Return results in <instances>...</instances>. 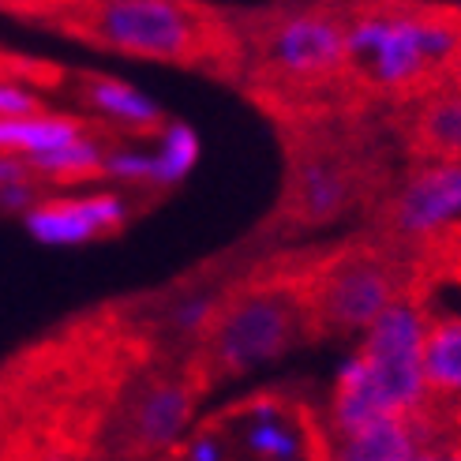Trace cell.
Instances as JSON below:
<instances>
[{
	"mask_svg": "<svg viewBox=\"0 0 461 461\" xmlns=\"http://www.w3.org/2000/svg\"><path fill=\"white\" fill-rule=\"evenodd\" d=\"M431 319L420 304H390L372 327L360 334V345L341 357L334 372L330 420L338 439L375 428L383 420H409L428 398L424 383V341Z\"/></svg>",
	"mask_w": 461,
	"mask_h": 461,
	"instance_id": "1",
	"label": "cell"
},
{
	"mask_svg": "<svg viewBox=\"0 0 461 461\" xmlns=\"http://www.w3.org/2000/svg\"><path fill=\"white\" fill-rule=\"evenodd\" d=\"M461 53V31L447 15L367 12L345 23V57L367 83L402 90L424 83Z\"/></svg>",
	"mask_w": 461,
	"mask_h": 461,
	"instance_id": "2",
	"label": "cell"
},
{
	"mask_svg": "<svg viewBox=\"0 0 461 461\" xmlns=\"http://www.w3.org/2000/svg\"><path fill=\"white\" fill-rule=\"evenodd\" d=\"M83 27L102 50L143 60H192L203 45V19L176 0H105Z\"/></svg>",
	"mask_w": 461,
	"mask_h": 461,
	"instance_id": "3",
	"label": "cell"
},
{
	"mask_svg": "<svg viewBox=\"0 0 461 461\" xmlns=\"http://www.w3.org/2000/svg\"><path fill=\"white\" fill-rule=\"evenodd\" d=\"M301 327V308L285 289H251L233 304H221L211 334V353L221 372L240 375L278 360Z\"/></svg>",
	"mask_w": 461,
	"mask_h": 461,
	"instance_id": "4",
	"label": "cell"
},
{
	"mask_svg": "<svg viewBox=\"0 0 461 461\" xmlns=\"http://www.w3.org/2000/svg\"><path fill=\"white\" fill-rule=\"evenodd\" d=\"M267 64L285 79H322L349 64L345 57V23L327 12H293L270 23L263 38Z\"/></svg>",
	"mask_w": 461,
	"mask_h": 461,
	"instance_id": "5",
	"label": "cell"
},
{
	"mask_svg": "<svg viewBox=\"0 0 461 461\" xmlns=\"http://www.w3.org/2000/svg\"><path fill=\"white\" fill-rule=\"evenodd\" d=\"M394 301H398L394 270L375 256H349L334 263L327 278L319 282L315 312L334 330L364 334Z\"/></svg>",
	"mask_w": 461,
	"mask_h": 461,
	"instance_id": "6",
	"label": "cell"
},
{
	"mask_svg": "<svg viewBox=\"0 0 461 461\" xmlns=\"http://www.w3.org/2000/svg\"><path fill=\"white\" fill-rule=\"evenodd\" d=\"M131 206L121 192H90V195H50L38 199L27 214L23 229L27 237L45 248H79L98 237H109L124 229Z\"/></svg>",
	"mask_w": 461,
	"mask_h": 461,
	"instance_id": "7",
	"label": "cell"
},
{
	"mask_svg": "<svg viewBox=\"0 0 461 461\" xmlns=\"http://www.w3.org/2000/svg\"><path fill=\"white\" fill-rule=\"evenodd\" d=\"M461 221V161H431L412 173L394 199V229L405 237H431Z\"/></svg>",
	"mask_w": 461,
	"mask_h": 461,
	"instance_id": "8",
	"label": "cell"
},
{
	"mask_svg": "<svg viewBox=\"0 0 461 461\" xmlns=\"http://www.w3.org/2000/svg\"><path fill=\"white\" fill-rule=\"evenodd\" d=\"M192 390L184 383H158L131 409V435L147 450H166L184 439L192 424Z\"/></svg>",
	"mask_w": 461,
	"mask_h": 461,
	"instance_id": "9",
	"label": "cell"
},
{
	"mask_svg": "<svg viewBox=\"0 0 461 461\" xmlns=\"http://www.w3.org/2000/svg\"><path fill=\"white\" fill-rule=\"evenodd\" d=\"M293 203H296V214L308 225H327L338 214H345V206L353 203V180L338 161L308 158V161H301V169H296Z\"/></svg>",
	"mask_w": 461,
	"mask_h": 461,
	"instance_id": "10",
	"label": "cell"
},
{
	"mask_svg": "<svg viewBox=\"0 0 461 461\" xmlns=\"http://www.w3.org/2000/svg\"><path fill=\"white\" fill-rule=\"evenodd\" d=\"M83 102L95 109L98 117H105L113 124H124V128H135V131H150V128L166 124V113H161L158 98H150L147 90H140L135 83H124V79H109V76L86 79Z\"/></svg>",
	"mask_w": 461,
	"mask_h": 461,
	"instance_id": "11",
	"label": "cell"
},
{
	"mask_svg": "<svg viewBox=\"0 0 461 461\" xmlns=\"http://www.w3.org/2000/svg\"><path fill=\"white\" fill-rule=\"evenodd\" d=\"M86 135V124L60 113H31V117H5L0 121V154L31 161L38 154H50L64 143Z\"/></svg>",
	"mask_w": 461,
	"mask_h": 461,
	"instance_id": "12",
	"label": "cell"
},
{
	"mask_svg": "<svg viewBox=\"0 0 461 461\" xmlns=\"http://www.w3.org/2000/svg\"><path fill=\"white\" fill-rule=\"evenodd\" d=\"M420 450L412 420H383L357 435H341L334 461H409Z\"/></svg>",
	"mask_w": 461,
	"mask_h": 461,
	"instance_id": "13",
	"label": "cell"
},
{
	"mask_svg": "<svg viewBox=\"0 0 461 461\" xmlns=\"http://www.w3.org/2000/svg\"><path fill=\"white\" fill-rule=\"evenodd\" d=\"M424 383L435 394L461 398V315L435 319L424 341Z\"/></svg>",
	"mask_w": 461,
	"mask_h": 461,
	"instance_id": "14",
	"label": "cell"
},
{
	"mask_svg": "<svg viewBox=\"0 0 461 461\" xmlns=\"http://www.w3.org/2000/svg\"><path fill=\"white\" fill-rule=\"evenodd\" d=\"M150 154H154V184L158 188H176L199 166V154H203L199 131L184 121H166L158 128V147Z\"/></svg>",
	"mask_w": 461,
	"mask_h": 461,
	"instance_id": "15",
	"label": "cell"
},
{
	"mask_svg": "<svg viewBox=\"0 0 461 461\" xmlns=\"http://www.w3.org/2000/svg\"><path fill=\"white\" fill-rule=\"evenodd\" d=\"M105 143L95 140V135H79V140L64 143L50 154H38L27 161L31 176H45V180H79V176H95L102 173L105 161Z\"/></svg>",
	"mask_w": 461,
	"mask_h": 461,
	"instance_id": "16",
	"label": "cell"
},
{
	"mask_svg": "<svg viewBox=\"0 0 461 461\" xmlns=\"http://www.w3.org/2000/svg\"><path fill=\"white\" fill-rule=\"evenodd\" d=\"M244 450L259 461H301L304 439L285 417L274 420H248L244 428Z\"/></svg>",
	"mask_w": 461,
	"mask_h": 461,
	"instance_id": "17",
	"label": "cell"
},
{
	"mask_svg": "<svg viewBox=\"0 0 461 461\" xmlns=\"http://www.w3.org/2000/svg\"><path fill=\"white\" fill-rule=\"evenodd\" d=\"M420 140L447 161H461V90L428 105L420 121Z\"/></svg>",
	"mask_w": 461,
	"mask_h": 461,
	"instance_id": "18",
	"label": "cell"
},
{
	"mask_svg": "<svg viewBox=\"0 0 461 461\" xmlns=\"http://www.w3.org/2000/svg\"><path fill=\"white\" fill-rule=\"evenodd\" d=\"M102 176L128 184V188H158L154 184V154L140 147H109L102 161Z\"/></svg>",
	"mask_w": 461,
	"mask_h": 461,
	"instance_id": "19",
	"label": "cell"
},
{
	"mask_svg": "<svg viewBox=\"0 0 461 461\" xmlns=\"http://www.w3.org/2000/svg\"><path fill=\"white\" fill-rule=\"evenodd\" d=\"M218 312H221V296H214L211 289H195L188 296H180V301L169 308L166 322L176 334H206L214 327Z\"/></svg>",
	"mask_w": 461,
	"mask_h": 461,
	"instance_id": "20",
	"label": "cell"
},
{
	"mask_svg": "<svg viewBox=\"0 0 461 461\" xmlns=\"http://www.w3.org/2000/svg\"><path fill=\"white\" fill-rule=\"evenodd\" d=\"M38 95L19 83H0V121L5 117H31V113H41L38 109Z\"/></svg>",
	"mask_w": 461,
	"mask_h": 461,
	"instance_id": "21",
	"label": "cell"
},
{
	"mask_svg": "<svg viewBox=\"0 0 461 461\" xmlns=\"http://www.w3.org/2000/svg\"><path fill=\"white\" fill-rule=\"evenodd\" d=\"M38 184L34 180H23V184H12V188H0V211H12V214H27L31 206L38 203Z\"/></svg>",
	"mask_w": 461,
	"mask_h": 461,
	"instance_id": "22",
	"label": "cell"
},
{
	"mask_svg": "<svg viewBox=\"0 0 461 461\" xmlns=\"http://www.w3.org/2000/svg\"><path fill=\"white\" fill-rule=\"evenodd\" d=\"M180 461H225V439L221 435H195L184 443Z\"/></svg>",
	"mask_w": 461,
	"mask_h": 461,
	"instance_id": "23",
	"label": "cell"
},
{
	"mask_svg": "<svg viewBox=\"0 0 461 461\" xmlns=\"http://www.w3.org/2000/svg\"><path fill=\"white\" fill-rule=\"evenodd\" d=\"M23 180H34L31 169H27V161L0 154V188H12V184H23Z\"/></svg>",
	"mask_w": 461,
	"mask_h": 461,
	"instance_id": "24",
	"label": "cell"
},
{
	"mask_svg": "<svg viewBox=\"0 0 461 461\" xmlns=\"http://www.w3.org/2000/svg\"><path fill=\"white\" fill-rule=\"evenodd\" d=\"M409 461H461V454L457 450H439V447H428V450L420 447Z\"/></svg>",
	"mask_w": 461,
	"mask_h": 461,
	"instance_id": "25",
	"label": "cell"
}]
</instances>
